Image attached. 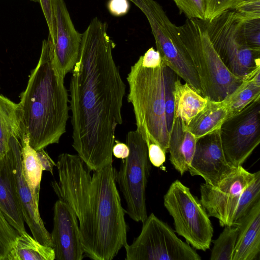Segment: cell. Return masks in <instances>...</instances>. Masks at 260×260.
<instances>
[{
    "mask_svg": "<svg viewBox=\"0 0 260 260\" xmlns=\"http://www.w3.org/2000/svg\"><path fill=\"white\" fill-rule=\"evenodd\" d=\"M108 24L93 18L82 34L70 83L73 144L92 171L113 164L115 131L122 123L126 85L114 59Z\"/></svg>",
    "mask_w": 260,
    "mask_h": 260,
    "instance_id": "6da1fadb",
    "label": "cell"
},
{
    "mask_svg": "<svg viewBox=\"0 0 260 260\" xmlns=\"http://www.w3.org/2000/svg\"><path fill=\"white\" fill-rule=\"evenodd\" d=\"M58 180L51 186L79 224L84 254L94 260H112L127 244L125 209L116 185L113 164L92 171L77 154L58 157Z\"/></svg>",
    "mask_w": 260,
    "mask_h": 260,
    "instance_id": "7a4b0ae2",
    "label": "cell"
},
{
    "mask_svg": "<svg viewBox=\"0 0 260 260\" xmlns=\"http://www.w3.org/2000/svg\"><path fill=\"white\" fill-rule=\"evenodd\" d=\"M48 36L18 103L26 136L35 150L58 143L66 132L69 94Z\"/></svg>",
    "mask_w": 260,
    "mask_h": 260,
    "instance_id": "3957f363",
    "label": "cell"
},
{
    "mask_svg": "<svg viewBox=\"0 0 260 260\" xmlns=\"http://www.w3.org/2000/svg\"><path fill=\"white\" fill-rule=\"evenodd\" d=\"M164 63L159 53L148 49L131 68L126 80L127 101L131 103L136 130L145 141L168 151L170 133L165 112Z\"/></svg>",
    "mask_w": 260,
    "mask_h": 260,
    "instance_id": "277c9868",
    "label": "cell"
},
{
    "mask_svg": "<svg viewBox=\"0 0 260 260\" xmlns=\"http://www.w3.org/2000/svg\"><path fill=\"white\" fill-rule=\"evenodd\" d=\"M178 30L198 75L202 95L209 101H223L242 80L224 64L201 20L187 18Z\"/></svg>",
    "mask_w": 260,
    "mask_h": 260,
    "instance_id": "5b68a950",
    "label": "cell"
},
{
    "mask_svg": "<svg viewBox=\"0 0 260 260\" xmlns=\"http://www.w3.org/2000/svg\"><path fill=\"white\" fill-rule=\"evenodd\" d=\"M202 22L215 51L231 73L243 80L260 68V52L248 46L244 21L235 11L228 10Z\"/></svg>",
    "mask_w": 260,
    "mask_h": 260,
    "instance_id": "8992f818",
    "label": "cell"
},
{
    "mask_svg": "<svg viewBox=\"0 0 260 260\" xmlns=\"http://www.w3.org/2000/svg\"><path fill=\"white\" fill-rule=\"evenodd\" d=\"M164 205L172 217L175 232L196 249L210 247L213 228L200 200L179 180L174 181L164 197Z\"/></svg>",
    "mask_w": 260,
    "mask_h": 260,
    "instance_id": "52a82bcc",
    "label": "cell"
},
{
    "mask_svg": "<svg viewBox=\"0 0 260 260\" xmlns=\"http://www.w3.org/2000/svg\"><path fill=\"white\" fill-rule=\"evenodd\" d=\"M126 142L129 153L115 171L116 181L126 203L125 213L135 221L143 223L148 216L146 188L151 167L148 146L137 130L127 133Z\"/></svg>",
    "mask_w": 260,
    "mask_h": 260,
    "instance_id": "ba28073f",
    "label": "cell"
},
{
    "mask_svg": "<svg viewBox=\"0 0 260 260\" xmlns=\"http://www.w3.org/2000/svg\"><path fill=\"white\" fill-rule=\"evenodd\" d=\"M139 235L125 246L126 260H200L189 244L153 213L142 223Z\"/></svg>",
    "mask_w": 260,
    "mask_h": 260,
    "instance_id": "9c48e42d",
    "label": "cell"
},
{
    "mask_svg": "<svg viewBox=\"0 0 260 260\" xmlns=\"http://www.w3.org/2000/svg\"><path fill=\"white\" fill-rule=\"evenodd\" d=\"M219 133L228 161L242 166L260 143V99L226 118Z\"/></svg>",
    "mask_w": 260,
    "mask_h": 260,
    "instance_id": "30bf717a",
    "label": "cell"
},
{
    "mask_svg": "<svg viewBox=\"0 0 260 260\" xmlns=\"http://www.w3.org/2000/svg\"><path fill=\"white\" fill-rule=\"evenodd\" d=\"M254 175L240 166L215 186L202 184L200 201L209 216L217 218L221 226L233 225L240 196Z\"/></svg>",
    "mask_w": 260,
    "mask_h": 260,
    "instance_id": "8fae6325",
    "label": "cell"
},
{
    "mask_svg": "<svg viewBox=\"0 0 260 260\" xmlns=\"http://www.w3.org/2000/svg\"><path fill=\"white\" fill-rule=\"evenodd\" d=\"M151 30L156 50L165 65L202 95L198 75L179 36L178 26L166 16L157 21Z\"/></svg>",
    "mask_w": 260,
    "mask_h": 260,
    "instance_id": "7c38bea8",
    "label": "cell"
},
{
    "mask_svg": "<svg viewBox=\"0 0 260 260\" xmlns=\"http://www.w3.org/2000/svg\"><path fill=\"white\" fill-rule=\"evenodd\" d=\"M236 168L232 166L225 157L219 130L197 140L188 169L191 176H201L206 183L215 186Z\"/></svg>",
    "mask_w": 260,
    "mask_h": 260,
    "instance_id": "4fadbf2b",
    "label": "cell"
},
{
    "mask_svg": "<svg viewBox=\"0 0 260 260\" xmlns=\"http://www.w3.org/2000/svg\"><path fill=\"white\" fill-rule=\"evenodd\" d=\"M53 226L51 233L56 260H81L82 248L77 218L70 207L58 199L53 208Z\"/></svg>",
    "mask_w": 260,
    "mask_h": 260,
    "instance_id": "5bb4252c",
    "label": "cell"
},
{
    "mask_svg": "<svg viewBox=\"0 0 260 260\" xmlns=\"http://www.w3.org/2000/svg\"><path fill=\"white\" fill-rule=\"evenodd\" d=\"M9 149L14 167L19 202L24 222L32 237L40 243L52 247L51 234L46 229L39 210V202L27 184L21 168V143L14 137L9 141Z\"/></svg>",
    "mask_w": 260,
    "mask_h": 260,
    "instance_id": "9a60e30c",
    "label": "cell"
},
{
    "mask_svg": "<svg viewBox=\"0 0 260 260\" xmlns=\"http://www.w3.org/2000/svg\"><path fill=\"white\" fill-rule=\"evenodd\" d=\"M56 36L55 55L63 76L72 71L80 52L82 34L75 28L64 0H51Z\"/></svg>",
    "mask_w": 260,
    "mask_h": 260,
    "instance_id": "2e32d148",
    "label": "cell"
},
{
    "mask_svg": "<svg viewBox=\"0 0 260 260\" xmlns=\"http://www.w3.org/2000/svg\"><path fill=\"white\" fill-rule=\"evenodd\" d=\"M0 210L7 221L19 235L26 232L9 149L0 157Z\"/></svg>",
    "mask_w": 260,
    "mask_h": 260,
    "instance_id": "e0dca14e",
    "label": "cell"
},
{
    "mask_svg": "<svg viewBox=\"0 0 260 260\" xmlns=\"http://www.w3.org/2000/svg\"><path fill=\"white\" fill-rule=\"evenodd\" d=\"M233 225L239 231L232 260H256L260 253V200Z\"/></svg>",
    "mask_w": 260,
    "mask_h": 260,
    "instance_id": "ac0fdd59",
    "label": "cell"
},
{
    "mask_svg": "<svg viewBox=\"0 0 260 260\" xmlns=\"http://www.w3.org/2000/svg\"><path fill=\"white\" fill-rule=\"evenodd\" d=\"M197 139L180 117H174L170 133L169 159L182 176L188 171L196 148Z\"/></svg>",
    "mask_w": 260,
    "mask_h": 260,
    "instance_id": "d6986e66",
    "label": "cell"
},
{
    "mask_svg": "<svg viewBox=\"0 0 260 260\" xmlns=\"http://www.w3.org/2000/svg\"><path fill=\"white\" fill-rule=\"evenodd\" d=\"M25 135L18 104L0 93V157L8 150L12 137L21 143Z\"/></svg>",
    "mask_w": 260,
    "mask_h": 260,
    "instance_id": "ffe728a7",
    "label": "cell"
},
{
    "mask_svg": "<svg viewBox=\"0 0 260 260\" xmlns=\"http://www.w3.org/2000/svg\"><path fill=\"white\" fill-rule=\"evenodd\" d=\"M229 114L224 100L218 102L209 100L205 108L191 120L186 127L198 139L219 131Z\"/></svg>",
    "mask_w": 260,
    "mask_h": 260,
    "instance_id": "44dd1931",
    "label": "cell"
},
{
    "mask_svg": "<svg viewBox=\"0 0 260 260\" xmlns=\"http://www.w3.org/2000/svg\"><path fill=\"white\" fill-rule=\"evenodd\" d=\"M174 117H180L186 125L206 106L208 99L196 91L188 84L179 79L174 83Z\"/></svg>",
    "mask_w": 260,
    "mask_h": 260,
    "instance_id": "7402d4cb",
    "label": "cell"
},
{
    "mask_svg": "<svg viewBox=\"0 0 260 260\" xmlns=\"http://www.w3.org/2000/svg\"><path fill=\"white\" fill-rule=\"evenodd\" d=\"M258 99H260V68L244 78L237 88L224 99L229 111L228 117L239 112Z\"/></svg>",
    "mask_w": 260,
    "mask_h": 260,
    "instance_id": "603a6c76",
    "label": "cell"
},
{
    "mask_svg": "<svg viewBox=\"0 0 260 260\" xmlns=\"http://www.w3.org/2000/svg\"><path fill=\"white\" fill-rule=\"evenodd\" d=\"M52 247L41 244L27 232L20 234L5 260H54Z\"/></svg>",
    "mask_w": 260,
    "mask_h": 260,
    "instance_id": "cb8c5ba5",
    "label": "cell"
},
{
    "mask_svg": "<svg viewBox=\"0 0 260 260\" xmlns=\"http://www.w3.org/2000/svg\"><path fill=\"white\" fill-rule=\"evenodd\" d=\"M21 168L25 181L39 202L43 170L37 151L30 146L26 135L21 143Z\"/></svg>",
    "mask_w": 260,
    "mask_h": 260,
    "instance_id": "d4e9b609",
    "label": "cell"
},
{
    "mask_svg": "<svg viewBox=\"0 0 260 260\" xmlns=\"http://www.w3.org/2000/svg\"><path fill=\"white\" fill-rule=\"evenodd\" d=\"M218 237L213 241L211 260H232L233 251L238 235V228L236 225L224 226Z\"/></svg>",
    "mask_w": 260,
    "mask_h": 260,
    "instance_id": "484cf974",
    "label": "cell"
},
{
    "mask_svg": "<svg viewBox=\"0 0 260 260\" xmlns=\"http://www.w3.org/2000/svg\"><path fill=\"white\" fill-rule=\"evenodd\" d=\"M260 200V171L254 173L253 179L242 190L238 202L233 224L243 217Z\"/></svg>",
    "mask_w": 260,
    "mask_h": 260,
    "instance_id": "4316f807",
    "label": "cell"
},
{
    "mask_svg": "<svg viewBox=\"0 0 260 260\" xmlns=\"http://www.w3.org/2000/svg\"><path fill=\"white\" fill-rule=\"evenodd\" d=\"M177 76L173 70L164 65V77L166 119L167 128L169 133L171 132L174 118L175 99L174 91V83L177 79Z\"/></svg>",
    "mask_w": 260,
    "mask_h": 260,
    "instance_id": "83f0119b",
    "label": "cell"
},
{
    "mask_svg": "<svg viewBox=\"0 0 260 260\" xmlns=\"http://www.w3.org/2000/svg\"><path fill=\"white\" fill-rule=\"evenodd\" d=\"M19 235L0 210V260H5Z\"/></svg>",
    "mask_w": 260,
    "mask_h": 260,
    "instance_id": "f1b7e54d",
    "label": "cell"
},
{
    "mask_svg": "<svg viewBox=\"0 0 260 260\" xmlns=\"http://www.w3.org/2000/svg\"><path fill=\"white\" fill-rule=\"evenodd\" d=\"M188 19L205 20V0H172Z\"/></svg>",
    "mask_w": 260,
    "mask_h": 260,
    "instance_id": "f546056e",
    "label": "cell"
},
{
    "mask_svg": "<svg viewBox=\"0 0 260 260\" xmlns=\"http://www.w3.org/2000/svg\"><path fill=\"white\" fill-rule=\"evenodd\" d=\"M205 20H210L228 10H234L240 4L238 0H205Z\"/></svg>",
    "mask_w": 260,
    "mask_h": 260,
    "instance_id": "4dcf8cb0",
    "label": "cell"
},
{
    "mask_svg": "<svg viewBox=\"0 0 260 260\" xmlns=\"http://www.w3.org/2000/svg\"><path fill=\"white\" fill-rule=\"evenodd\" d=\"M244 33L249 47L260 52V18L244 21Z\"/></svg>",
    "mask_w": 260,
    "mask_h": 260,
    "instance_id": "1f68e13d",
    "label": "cell"
},
{
    "mask_svg": "<svg viewBox=\"0 0 260 260\" xmlns=\"http://www.w3.org/2000/svg\"><path fill=\"white\" fill-rule=\"evenodd\" d=\"M42 10L49 29V36L54 43L56 36V28L51 0H39Z\"/></svg>",
    "mask_w": 260,
    "mask_h": 260,
    "instance_id": "d6a6232c",
    "label": "cell"
},
{
    "mask_svg": "<svg viewBox=\"0 0 260 260\" xmlns=\"http://www.w3.org/2000/svg\"><path fill=\"white\" fill-rule=\"evenodd\" d=\"M166 153L158 145L150 143L148 145V154L149 161L154 167L159 168L166 160Z\"/></svg>",
    "mask_w": 260,
    "mask_h": 260,
    "instance_id": "836d02e7",
    "label": "cell"
},
{
    "mask_svg": "<svg viewBox=\"0 0 260 260\" xmlns=\"http://www.w3.org/2000/svg\"><path fill=\"white\" fill-rule=\"evenodd\" d=\"M128 0H109L107 8L113 16L119 17L126 14L129 10Z\"/></svg>",
    "mask_w": 260,
    "mask_h": 260,
    "instance_id": "e575fe53",
    "label": "cell"
},
{
    "mask_svg": "<svg viewBox=\"0 0 260 260\" xmlns=\"http://www.w3.org/2000/svg\"><path fill=\"white\" fill-rule=\"evenodd\" d=\"M37 153L43 170L48 171L53 175V168L56 166V164L55 163L49 154L44 150V149L37 151Z\"/></svg>",
    "mask_w": 260,
    "mask_h": 260,
    "instance_id": "d590c367",
    "label": "cell"
},
{
    "mask_svg": "<svg viewBox=\"0 0 260 260\" xmlns=\"http://www.w3.org/2000/svg\"><path fill=\"white\" fill-rule=\"evenodd\" d=\"M112 153L115 157L123 159L128 156L129 149L126 144L115 140L112 149Z\"/></svg>",
    "mask_w": 260,
    "mask_h": 260,
    "instance_id": "8d00e7d4",
    "label": "cell"
},
{
    "mask_svg": "<svg viewBox=\"0 0 260 260\" xmlns=\"http://www.w3.org/2000/svg\"><path fill=\"white\" fill-rule=\"evenodd\" d=\"M238 1L239 2L240 4V3H241V2H242V0H238ZM240 4H239V5H240Z\"/></svg>",
    "mask_w": 260,
    "mask_h": 260,
    "instance_id": "74e56055",
    "label": "cell"
}]
</instances>
